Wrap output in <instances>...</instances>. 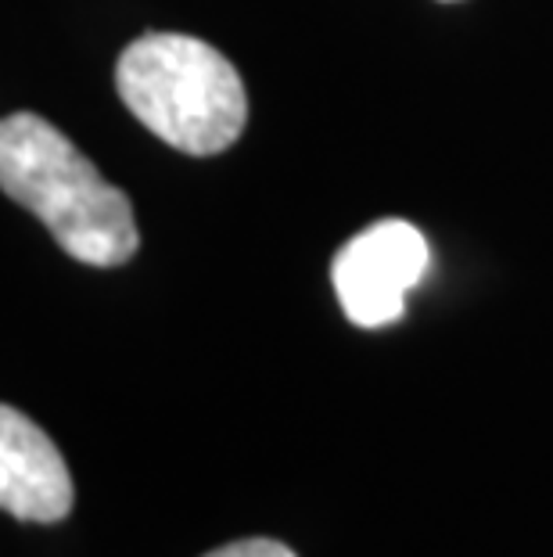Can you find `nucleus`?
<instances>
[{
	"mask_svg": "<svg viewBox=\"0 0 553 557\" xmlns=\"http://www.w3.org/2000/svg\"><path fill=\"white\" fill-rule=\"evenodd\" d=\"M0 187L79 263L123 267L137 256L129 195L40 115L15 112L0 123Z\"/></svg>",
	"mask_w": 553,
	"mask_h": 557,
	"instance_id": "1",
	"label": "nucleus"
},
{
	"mask_svg": "<svg viewBox=\"0 0 553 557\" xmlns=\"http://www.w3.org/2000/svg\"><path fill=\"white\" fill-rule=\"evenodd\" d=\"M115 87L159 140L187 156H219L244 134V79L213 44L187 33H144L120 54Z\"/></svg>",
	"mask_w": 553,
	"mask_h": 557,
	"instance_id": "2",
	"label": "nucleus"
},
{
	"mask_svg": "<svg viewBox=\"0 0 553 557\" xmlns=\"http://www.w3.org/2000/svg\"><path fill=\"white\" fill-rule=\"evenodd\" d=\"M425 234L406 220H378L341 245L331 263V284L352 324L388 327L403 317L406 292L425 277Z\"/></svg>",
	"mask_w": 553,
	"mask_h": 557,
	"instance_id": "3",
	"label": "nucleus"
},
{
	"mask_svg": "<svg viewBox=\"0 0 553 557\" xmlns=\"http://www.w3.org/2000/svg\"><path fill=\"white\" fill-rule=\"evenodd\" d=\"M73 475L51 435L15 407L0 410V504L4 511L18 521L51 525L73 511Z\"/></svg>",
	"mask_w": 553,
	"mask_h": 557,
	"instance_id": "4",
	"label": "nucleus"
},
{
	"mask_svg": "<svg viewBox=\"0 0 553 557\" xmlns=\"http://www.w3.org/2000/svg\"><path fill=\"white\" fill-rule=\"evenodd\" d=\"M205 557H296V550H288L277 540H238L227 543V547L209 550Z\"/></svg>",
	"mask_w": 553,
	"mask_h": 557,
	"instance_id": "5",
	"label": "nucleus"
}]
</instances>
